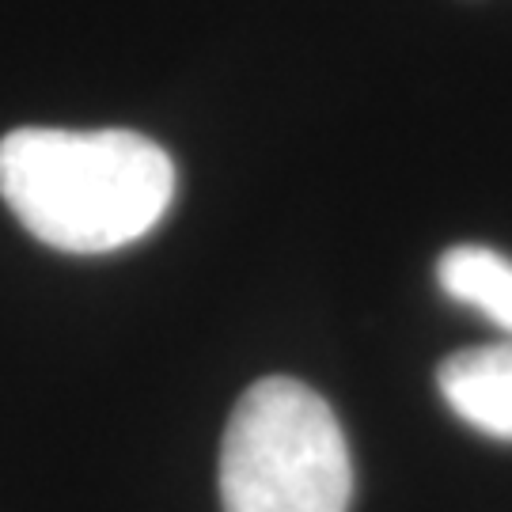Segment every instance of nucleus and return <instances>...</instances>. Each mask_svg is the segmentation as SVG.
I'll return each instance as SVG.
<instances>
[{
    "label": "nucleus",
    "mask_w": 512,
    "mask_h": 512,
    "mask_svg": "<svg viewBox=\"0 0 512 512\" xmlns=\"http://www.w3.org/2000/svg\"><path fill=\"white\" fill-rule=\"evenodd\" d=\"M0 198L38 243L107 255L167 217L175 164L133 129L23 126L0 137Z\"/></svg>",
    "instance_id": "1"
},
{
    "label": "nucleus",
    "mask_w": 512,
    "mask_h": 512,
    "mask_svg": "<svg viewBox=\"0 0 512 512\" xmlns=\"http://www.w3.org/2000/svg\"><path fill=\"white\" fill-rule=\"evenodd\" d=\"M353 463L330 403L270 376L239 395L220 440L224 512H346Z\"/></svg>",
    "instance_id": "2"
},
{
    "label": "nucleus",
    "mask_w": 512,
    "mask_h": 512,
    "mask_svg": "<svg viewBox=\"0 0 512 512\" xmlns=\"http://www.w3.org/2000/svg\"><path fill=\"white\" fill-rule=\"evenodd\" d=\"M437 387L459 421L512 444V338L452 353L437 368Z\"/></svg>",
    "instance_id": "3"
},
{
    "label": "nucleus",
    "mask_w": 512,
    "mask_h": 512,
    "mask_svg": "<svg viewBox=\"0 0 512 512\" xmlns=\"http://www.w3.org/2000/svg\"><path fill=\"white\" fill-rule=\"evenodd\" d=\"M440 289L463 308H475L490 323L512 338V258L482 247V243H459L448 247L437 262Z\"/></svg>",
    "instance_id": "4"
}]
</instances>
